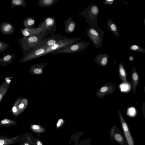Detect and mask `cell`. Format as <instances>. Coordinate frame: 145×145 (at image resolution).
I'll return each mask as SVG.
<instances>
[{"label":"cell","instance_id":"6da1fadb","mask_svg":"<svg viewBox=\"0 0 145 145\" xmlns=\"http://www.w3.org/2000/svg\"><path fill=\"white\" fill-rule=\"evenodd\" d=\"M45 33L28 37L23 36L19 39L18 42L23 51V55L26 51L36 48L42 42V37Z\"/></svg>","mask_w":145,"mask_h":145},{"label":"cell","instance_id":"7a4b0ae2","mask_svg":"<svg viewBox=\"0 0 145 145\" xmlns=\"http://www.w3.org/2000/svg\"><path fill=\"white\" fill-rule=\"evenodd\" d=\"M86 34L96 47L100 48L102 47L103 40L105 35L103 30L97 25H90Z\"/></svg>","mask_w":145,"mask_h":145},{"label":"cell","instance_id":"3957f363","mask_svg":"<svg viewBox=\"0 0 145 145\" xmlns=\"http://www.w3.org/2000/svg\"><path fill=\"white\" fill-rule=\"evenodd\" d=\"M99 13L98 7L91 4L81 13V15L87 19L86 21L90 25H97V21Z\"/></svg>","mask_w":145,"mask_h":145},{"label":"cell","instance_id":"277c9868","mask_svg":"<svg viewBox=\"0 0 145 145\" xmlns=\"http://www.w3.org/2000/svg\"><path fill=\"white\" fill-rule=\"evenodd\" d=\"M89 42L86 43L82 41L77 42L73 44L68 46L63 49L55 51L51 53L52 54H58L73 53H79L84 50L89 45Z\"/></svg>","mask_w":145,"mask_h":145},{"label":"cell","instance_id":"5b68a950","mask_svg":"<svg viewBox=\"0 0 145 145\" xmlns=\"http://www.w3.org/2000/svg\"><path fill=\"white\" fill-rule=\"evenodd\" d=\"M112 84V82H109L102 86L97 90L96 96L101 98L107 95L112 94L116 89V87Z\"/></svg>","mask_w":145,"mask_h":145},{"label":"cell","instance_id":"8992f818","mask_svg":"<svg viewBox=\"0 0 145 145\" xmlns=\"http://www.w3.org/2000/svg\"><path fill=\"white\" fill-rule=\"evenodd\" d=\"M118 112L125 138L127 143L128 145H134V140L129 129L127 123L126 122L121 112L119 110H118Z\"/></svg>","mask_w":145,"mask_h":145},{"label":"cell","instance_id":"52a82bcc","mask_svg":"<svg viewBox=\"0 0 145 145\" xmlns=\"http://www.w3.org/2000/svg\"><path fill=\"white\" fill-rule=\"evenodd\" d=\"M110 137L120 145H127L125 136L115 126H114L111 130Z\"/></svg>","mask_w":145,"mask_h":145},{"label":"cell","instance_id":"ba28073f","mask_svg":"<svg viewBox=\"0 0 145 145\" xmlns=\"http://www.w3.org/2000/svg\"><path fill=\"white\" fill-rule=\"evenodd\" d=\"M47 30L45 29L39 28L36 29H35L34 28H22L20 30L21 33L23 36L27 37L45 33Z\"/></svg>","mask_w":145,"mask_h":145},{"label":"cell","instance_id":"9c48e42d","mask_svg":"<svg viewBox=\"0 0 145 145\" xmlns=\"http://www.w3.org/2000/svg\"><path fill=\"white\" fill-rule=\"evenodd\" d=\"M139 75L135 67H133L131 75V85L134 95H135L139 80Z\"/></svg>","mask_w":145,"mask_h":145},{"label":"cell","instance_id":"30bf717a","mask_svg":"<svg viewBox=\"0 0 145 145\" xmlns=\"http://www.w3.org/2000/svg\"><path fill=\"white\" fill-rule=\"evenodd\" d=\"M56 25V24L55 18L48 17L45 19L44 22L39 25V27L38 28L49 30L51 29V28Z\"/></svg>","mask_w":145,"mask_h":145},{"label":"cell","instance_id":"8fae6325","mask_svg":"<svg viewBox=\"0 0 145 145\" xmlns=\"http://www.w3.org/2000/svg\"><path fill=\"white\" fill-rule=\"evenodd\" d=\"M15 28L11 23L7 22L2 23L0 25V30L4 35H9L14 33Z\"/></svg>","mask_w":145,"mask_h":145},{"label":"cell","instance_id":"7c38bea8","mask_svg":"<svg viewBox=\"0 0 145 145\" xmlns=\"http://www.w3.org/2000/svg\"><path fill=\"white\" fill-rule=\"evenodd\" d=\"M65 32L67 34L73 33L76 29V23L71 17L69 18L64 21Z\"/></svg>","mask_w":145,"mask_h":145},{"label":"cell","instance_id":"4fadbf2b","mask_svg":"<svg viewBox=\"0 0 145 145\" xmlns=\"http://www.w3.org/2000/svg\"><path fill=\"white\" fill-rule=\"evenodd\" d=\"M109 55L106 53L101 54L96 56L95 61L99 66L105 68L108 63Z\"/></svg>","mask_w":145,"mask_h":145},{"label":"cell","instance_id":"5bb4252c","mask_svg":"<svg viewBox=\"0 0 145 145\" xmlns=\"http://www.w3.org/2000/svg\"><path fill=\"white\" fill-rule=\"evenodd\" d=\"M119 77L122 83L126 82L128 81L127 73L125 67L122 63L119 64Z\"/></svg>","mask_w":145,"mask_h":145},{"label":"cell","instance_id":"9a60e30c","mask_svg":"<svg viewBox=\"0 0 145 145\" xmlns=\"http://www.w3.org/2000/svg\"><path fill=\"white\" fill-rule=\"evenodd\" d=\"M15 55V54H10L0 58V65L6 66L12 63L13 60H14Z\"/></svg>","mask_w":145,"mask_h":145},{"label":"cell","instance_id":"2e32d148","mask_svg":"<svg viewBox=\"0 0 145 145\" xmlns=\"http://www.w3.org/2000/svg\"><path fill=\"white\" fill-rule=\"evenodd\" d=\"M107 26L109 30L117 37H120V34L118 28L115 24L110 19H109L107 22Z\"/></svg>","mask_w":145,"mask_h":145},{"label":"cell","instance_id":"e0dca14e","mask_svg":"<svg viewBox=\"0 0 145 145\" xmlns=\"http://www.w3.org/2000/svg\"><path fill=\"white\" fill-rule=\"evenodd\" d=\"M59 0H39L37 4L40 7L47 8L54 5Z\"/></svg>","mask_w":145,"mask_h":145},{"label":"cell","instance_id":"ac0fdd59","mask_svg":"<svg viewBox=\"0 0 145 145\" xmlns=\"http://www.w3.org/2000/svg\"><path fill=\"white\" fill-rule=\"evenodd\" d=\"M9 87V84L6 81L0 86V102L6 95Z\"/></svg>","mask_w":145,"mask_h":145},{"label":"cell","instance_id":"d6986e66","mask_svg":"<svg viewBox=\"0 0 145 145\" xmlns=\"http://www.w3.org/2000/svg\"><path fill=\"white\" fill-rule=\"evenodd\" d=\"M36 24L35 20L34 18L30 17L26 18L23 22L24 27L25 28H34Z\"/></svg>","mask_w":145,"mask_h":145},{"label":"cell","instance_id":"ffe728a7","mask_svg":"<svg viewBox=\"0 0 145 145\" xmlns=\"http://www.w3.org/2000/svg\"><path fill=\"white\" fill-rule=\"evenodd\" d=\"M120 90L122 92L124 93H128L130 92L131 90V87L130 83L128 81L122 83L119 86Z\"/></svg>","mask_w":145,"mask_h":145},{"label":"cell","instance_id":"44dd1931","mask_svg":"<svg viewBox=\"0 0 145 145\" xmlns=\"http://www.w3.org/2000/svg\"><path fill=\"white\" fill-rule=\"evenodd\" d=\"M26 6L25 0H12V1L11 9H13L16 6L25 7Z\"/></svg>","mask_w":145,"mask_h":145},{"label":"cell","instance_id":"7402d4cb","mask_svg":"<svg viewBox=\"0 0 145 145\" xmlns=\"http://www.w3.org/2000/svg\"><path fill=\"white\" fill-rule=\"evenodd\" d=\"M129 49L136 52L145 53V49L136 45H131L129 47Z\"/></svg>","mask_w":145,"mask_h":145},{"label":"cell","instance_id":"603a6c76","mask_svg":"<svg viewBox=\"0 0 145 145\" xmlns=\"http://www.w3.org/2000/svg\"><path fill=\"white\" fill-rule=\"evenodd\" d=\"M137 113L136 109L134 107H129L127 110V115L130 117H135L136 116Z\"/></svg>","mask_w":145,"mask_h":145},{"label":"cell","instance_id":"cb8c5ba5","mask_svg":"<svg viewBox=\"0 0 145 145\" xmlns=\"http://www.w3.org/2000/svg\"><path fill=\"white\" fill-rule=\"evenodd\" d=\"M32 128L34 131L37 132H45V131L44 128L37 125H34L32 126Z\"/></svg>","mask_w":145,"mask_h":145},{"label":"cell","instance_id":"d4e9b609","mask_svg":"<svg viewBox=\"0 0 145 145\" xmlns=\"http://www.w3.org/2000/svg\"><path fill=\"white\" fill-rule=\"evenodd\" d=\"M9 45L7 43L0 41V53L6 50L9 48Z\"/></svg>","mask_w":145,"mask_h":145},{"label":"cell","instance_id":"484cf974","mask_svg":"<svg viewBox=\"0 0 145 145\" xmlns=\"http://www.w3.org/2000/svg\"><path fill=\"white\" fill-rule=\"evenodd\" d=\"M114 0H104L103 2L105 6H106V5H111L112 4L114 3Z\"/></svg>","mask_w":145,"mask_h":145},{"label":"cell","instance_id":"4316f807","mask_svg":"<svg viewBox=\"0 0 145 145\" xmlns=\"http://www.w3.org/2000/svg\"><path fill=\"white\" fill-rule=\"evenodd\" d=\"M64 123V121L63 119H59L58 121L57 124H56V126L57 128H58L61 127Z\"/></svg>","mask_w":145,"mask_h":145},{"label":"cell","instance_id":"83f0119b","mask_svg":"<svg viewBox=\"0 0 145 145\" xmlns=\"http://www.w3.org/2000/svg\"><path fill=\"white\" fill-rule=\"evenodd\" d=\"M43 71L41 69L36 68L34 70V73L37 74H40L42 73Z\"/></svg>","mask_w":145,"mask_h":145},{"label":"cell","instance_id":"f1b7e54d","mask_svg":"<svg viewBox=\"0 0 145 145\" xmlns=\"http://www.w3.org/2000/svg\"><path fill=\"white\" fill-rule=\"evenodd\" d=\"M10 122L9 120L8 119H5L2 120L1 122V123L2 124H7Z\"/></svg>","mask_w":145,"mask_h":145},{"label":"cell","instance_id":"f546056e","mask_svg":"<svg viewBox=\"0 0 145 145\" xmlns=\"http://www.w3.org/2000/svg\"><path fill=\"white\" fill-rule=\"evenodd\" d=\"M133 59H134V58L133 56H131L129 58V60L131 61H133Z\"/></svg>","mask_w":145,"mask_h":145},{"label":"cell","instance_id":"4dcf8cb0","mask_svg":"<svg viewBox=\"0 0 145 145\" xmlns=\"http://www.w3.org/2000/svg\"><path fill=\"white\" fill-rule=\"evenodd\" d=\"M5 141L2 140H0V145H3L4 144Z\"/></svg>","mask_w":145,"mask_h":145},{"label":"cell","instance_id":"1f68e13d","mask_svg":"<svg viewBox=\"0 0 145 145\" xmlns=\"http://www.w3.org/2000/svg\"><path fill=\"white\" fill-rule=\"evenodd\" d=\"M37 145H43V144L41 141H38L37 142Z\"/></svg>","mask_w":145,"mask_h":145},{"label":"cell","instance_id":"d6a6232c","mask_svg":"<svg viewBox=\"0 0 145 145\" xmlns=\"http://www.w3.org/2000/svg\"><path fill=\"white\" fill-rule=\"evenodd\" d=\"M25 145H30L29 144L27 143H26L25 144Z\"/></svg>","mask_w":145,"mask_h":145}]
</instances>
